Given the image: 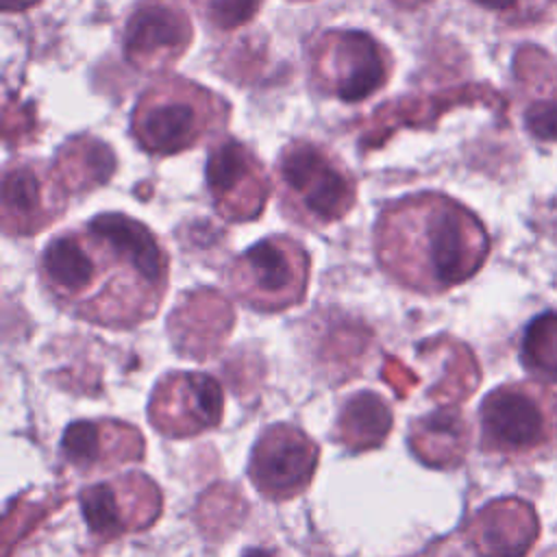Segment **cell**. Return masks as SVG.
Returning a JSON list of instances; mask_svg holds the SVG:
<instances>
[{"label":"cell","mask_w":557,"mask_h":557,"mask_svg":"<svg viewBox=\"0 0 557 557\" xmlns=\"http://www.w3.org/2000/svg\"><path fill=\"white\" fill-rule=\"evenodd\" d=\"M246 557H270V555H265V553H259V550H252V553H248Z\"/></svg>","instance_id":"cell-27"},{"label":"cell","mask_w":557,"mask_h":557,"mask_svg":"<svg viewBox=\"0 0 557 557\" xmlns=\"http://www.w3.org/2000/svg\"><path fill=\"white\" fill-rule=\"evenodd\" d=\"M389 57L385 48L361 30H329L313 48V78L320 89L359 102L385 85Z\"/></svg>","instance_id":"cell-7"},{"label":"cell","mask_w":557,"mask_h":557,"mask_svg":"<svg viewBox=\"0 0 557 557\" xmlns=\"http://www.w3.org/2000/svg\"><path fill=\"white\" fill-rule=\"evenodd\" d=\"M207 185L218 213L231 222L255 220L263 211L270 191L263 165L235 139H226L211 150Z\"/></svg>","instance_id":"cell-11"},{"label":"cell","mask_w":557,"mask_h":557,"mask_svg":"<svg viewBox=\"0 0 557 557\" xmlns=\"http://www.w3.org/2000/svg\"><path fill=\"white\" fill-rule=\"evenodd\" d=\"M63 459L81 472H102L144 457L141 433L120 420H78L61 440Z\"/></svg>","instance_id":"cell-13"},{"label":"cell","mask_w":557,"mask_h":557,"mask_svg":"<svg viewBox=\"0 0 557 557\" xmlns=\"http://www.w3.org/2000/svg\"><path fill=\"white\" fill-rule=\"evenodd\" d=\"M389 429L392 411L387 403L374 392H359L344 405L333 435L346 448L359 453L383 444Z\"/></svg>","instance_id":"cell-19"},{"label":"cell","mask_w":557,"mask_h":557,"mask_svg":"<svg viewBox=\"0 0 557 557\" xmlns=\"http://www.w3.org/2000/svg\"><path fill=\"white\" fill-rule=\"evenodd\" d=\"M520 363L537 381L557 383V313H542L527 324Z\"/></svg>","instance_id":"cell-21"},{"label":"cell","mask_w":557,"mask_h":557,"mask_svg":"<svg viewBox=\"0 0 557 557\" xmlns=\"http://www.w3.org/2000/svg\"><path fill=\"white\" fill-rule=\"evenodd\" d=\"M318 466V444L289 424L270 426L252 448L248 474L268 498L287 500L307 490Z\"/></svg>","instance_id":"cell-10"},{"label":"cell","mask_w":557,"mask_h":557,"mask_svg":"<svg viewBox=\"0 0 557 557\" xmlns=\"http://www.w3.org/2000/svg\"><path fill=\"white\" fill-rule=\"evenodd\" d=\"M309 268V255L296 239L274 235L233 261L228 283L248 307L281 311L305 298Z\"/></svg>","instance_id":"cell-6"},{"label":"cell","mask_w":557,"mask_h":557,"mask_svg":"<svg viewBox=\"0 0 557 557\" xmlns=\"http://www.w3.org/2000/svg\"><path fill=\"white\" fill-rule=\"evenodd\" d=\"M468 440L466 420L450 409H440L416 420L409 431L413 455L431 468L459 466L468 450Z\"/></svg>","instance_id":"cell-18"},{"label":"cell","mask_w":557,"mask_h":557,"mask_svg":"<svg viewBox=\"0 0 557 557\" xmlns=\"http://www.w3.org/2000/svg\"><path fill=\"white\" fill-rule=\"evenodd\" d=\"M483 453L529 463L557 450V392L537 381L494 387L481 403Z\"/></svg>","instance_id":"cell-3"},{"label":"cell","mask_w":557,"mask_h":557,"mask_svg":"<svg viewBox=\"0 0 557 557\" xmlns=\"http://www.w3.org/2000/svg\"><path fill=\"white\" fill-rule=\"evenodd\" d=\"M233 324V309L218 292L200 289L191 294L170 318V333L178 348L191 352L196 359L213 352L228 335Z\"/></svg>","instance_id":"cell-16"},{"label":"cell","mask_w":557,"mask_h":557,"mask_svg":"<svg viewBox=\"0 0 557 557\" xmlns=\"http://www.w3.org/2000/svg\"><path fill=\"white\" fill-rule=\"evenodd\" d=\"M300 2H302V0H300Z\"/></svg>","instance_id":"cell-28"},{"label":"cell","mask_w":557,"mask_h":557,"mask_svg":"<svg viewBox=\"0 0 557 557\" xmlns=\"http://www.w3.org/2000/svg\"><path fill=\"white\" fill-rule=\"evenodd\" d=\"M63 211L61 187L33 165L7 170L2 181V226L9 235L46 228Z\"/></svg>","instance_id":"cell-15"},{"label":"cell","mask_w":557,"mask_h":557,"mask_svg":"<svg viewBox=\"0 0 557 557\" xmlns=\"http://www.w3.org/2000/svg\"><path fill=\"white\" fill-rule=\"evenodd\" d=\"M191 44V22L172 0H146L126 22L124 52L141 72L170 67Z\"/></svg>","instance_id":"cell-12"},{"label":"cell","mask_w":557,"mask_h":557,"mask_svg":"<svg viewBox=\"0 0 557 557\" xmlns=\"http://www.w3.org/2000/svg\"><path fill=\"white\" fill-rule=\"evenodd\" d=\"M39 276L52 300L76 318L131 329L157 313L168 287V255L141 222L102 213L52 239Z\"/></svg>","instance_id":"cell-1"},{"label":"cell","mask_w":557,"mask_h":557,"mask_svg":"<svg viewBox=\"0 0 557 557\" xmlns=\"http://www.w3.org/2000/svg\"><path fill=\"white\" fill-rule=\"evenodd\" d=\"M285 211L305 226L342 220L355 205L357 185L350 172L324 148L296 139L278 159Z\"/></svg>","instance_id":"cell-5"},{"label":"cell","mask_w":557,"mask_h":557,"mask_svg":"<svg viewBox=\"0 0 557 557\" xmlns=\"http://www.w3.org/2000/svg\"><path fill=\"white\" fill-rule=\"evenodd\" d=\"M202 17L220 28V30H233L237 26H244L255 17L259 11L261 0H194Z\"/></svg>","instance_id":"cell-22"},{"label":"cell","mask_w":557,"mask_h":557,"mask_svg":"<svg viewBox=\"0 0 557 557\" xmlns=\"http://www.w3.org/2000/svg\"><path fill=\"white\" fill-rule=\"evenodd\" d=\"M396 4H400V7H407V9H411V7H418V4H424V2H429V0H394Z\"/></svg>","instance_id":"cell-26"},{"label":"cell","mask_w":557,"mask_h":557,"mask_svg":"<svg viewBox=\"0 0 557 557\" xmlns=\"http://www.w3.org/2000/svg\"><path fill=\"white\" fill-rule=\"evenodd\" d=\"M35 2H39V0H2V9L4 11H22V9L33 7Z\"/></svg>","instance_id":"cell-25"},{"label":"cell","mask_w":557,"mask_h":557,"mask_svg":"<svg viewBox=\"0 0 557 557\" xmlns=\"http://www.w3.org/2000/svg\"><path fill=\"white\" fill-rule=\"evenodd\" d=\"M226 115L224 102L202 85L172 78L148 89L133 111V133L152 154H176L198 144Z\"/></svg>","instance_id":"cell-4"},{"label":"cell","mask_w":557,"mask_h":557,"mask_svg":"<svg viewBox=\"0 0 557 557\" xmlns=\"http://www.w3.org/2000/svg\"><path fill=\"white\" fill-rule=\"evenodd\" d=\"M479 7L483 9H490V11H498V13H507V11H513L520 0H474Z\"/></svg>","instance_id":"cell-24"},{"label":"cell","mask_w":557,"mask_h":557,"mask_svg":"<svg viewBox=\"0 0 557 557\" xmlns=\"http://www.w3.org/2000/svg\"><path fill=\"white\" fill-rule=\"evenodd\" d=\"M224 394L220 383L202 372L163 376L150 398L148 418L168 437H191L220 424Z\"/></svg>","instance_id":"cell-9"},{"label":"cell","mask_w":557,"mask_h":557,"mask_svg":"<svg viewBox=\"0 0 557 557\" xmlns=\"http://www.w3.org/2000/svg\"><path fill=\"white\" fill-rule=\"evenodd\" d=\"M374 250L385 274L398 285L442 294L481 270L490 235L468 207L424 191L385 207L374 228Z\"/></svg>","instance_id":"cell-2"},{"label":"cell","mask_w":557,"mask_h":557,"mask_svg":"<svg viewBox=\"0 0 557 557\" xmlns=\"http://www.w3.org/2000/svg\"><path fill=\"white\" fill-rule=\"evenodd\" d=\"M516 74L527 91L524 126L542 141H557V63L540 48H520Z\"/></svg>","instance_id":"cell-17"},{"label":"cell","mask_w":557,"mask_h":557,"mask_svg":"<svg viewBox=\"0 0 557 557\" xmlns=\"http://www.w3.org/2000/svg\"><path fill=\"white\" fill-rule=\"evenodd\" d=\"M383 379L396 389L398 396H407L409 389L416 385V376L396 359H387L383 368Z\"/></svg>","instance_id":"cell-23"},{"label":"cell","mask_w":557,"mask_h":557,"mask_svg":"<svg viewBox=\"0 0 557 557\" xmlns=\"http://www.w3.org/2000/svg\"><path fill=\"white\" fill-rule=\"evenodd\" d=\"M115 157L111 148L96 137H76L57 154L59 183L70 191L94 189L111 178Z\"/></svg>","instance_id":"cell-20"},{"label":"cell","mask_w":557,"mask_h":557,"mask_svg":"<svg viewBox=\"0 0 557 557\" xmlns=\"http://www.w3.org/2000/svg\"><path fill=\"white\" fill-rule=\"evenodd\" d=\"M81 507L89 531L109 542L148 529L161 513V492L150 476L126 472L83 490Z\"/></svg>","instance_id":"cell-8"},{"label":"cell","mask_w":557,"mask_h":557,"mask_svg":"<svg viewBox=\"0 0 557 557\" xmlns=\"http://www.w3.org/2000/svg\"><path fill=\"white\" fill-rule=\"evenodd\" d=\"M535 509L520 498H498L481 507L466 527L476 557H527L537 540Z\"/></svg>","instance_id":"cell-14"}]
</instances>
